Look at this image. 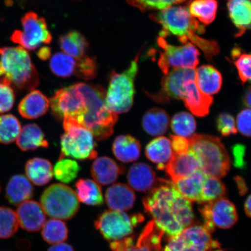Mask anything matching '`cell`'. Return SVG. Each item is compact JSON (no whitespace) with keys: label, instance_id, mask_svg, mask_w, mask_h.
I'll return each mask as SVG.
<instances>
[{"label":"cell","instance_id":"cell-46","mask_svg":"<svg viewBox=\"0 0 251 251\" xmlns=\"http://www.w3.org/2000/svg\"><path fill=\"white\" fill-rule=\"evenodd\" d=\"M15 101L14 89L7 84L0 83V114L10 111Z\"/></svg>","mask_w":251,"mask_h":251},{"label":"cell","instance_id":"cell-51","mask_svg":"<svg viewBox=\"0 0 251 251\" xmlns=\"http://www.w3.org/2000/svg\"><path fill=\"white\" fill-rule=\"evenodd\" d=\"M47 251H75V250L71 245L62 243L54 245Z\"/></svg>","mask_w":251,"mask_h":251},{"label":"cell","instance_id":"cell-26","mask_svg":"<svg viewBox=\"0 0 251 251\" xmlns=\"http://www.w3.org/2000/svg\"><path fill=\"white\" fill-rule=\"evenodd\" d=\"M229 17L241 37L250 29L251 20V0H227Z\"/></svg>","mask_w":251,"mask_h":251},{"label":"cell","instance_id":"cell-15","mask_svg":"<svg viewBox=\"0 0 251 251\" xmlns=\"http://www.w3.org/2000/svg\"><path fill=\"white\" fill-rule=\"evenodd\" d=\"M200 209L205 221L204 225L212 232L215 228H229L238 221L236 208L233 203L222 197L213 201L203 203Z\"/></svg>","mask_w":251,"mask_h":251},{"label":"cell","instance_id":"cell-30","mask_svg":"<svg viewBox=\"0 0 251 251\" xmlns=\"http://www.w3.org/2000/svg\"><path fill=\"white\" fill-rule=\"evenodd\" d=\"M206 176L201 169H200L188 177L172 182L181 195L189 201L200 203Z\"/></svg>","mask_w":251,"mask_h":251},{"label":"cell","instance_id":"cell-22","mask_svg":"<svg viewBox=\"0 0 251 251\" xmlns=\"http://www.w3.org/2000/svg\"><path fill=\"white\" fill-rule=\"evenodd\" d=\"M105 201L108 208L113 211L125 212L133 208L136 196L130 187L117 183L106 191Z\"/></svg>","mask_w":251,"mask_h":251},{"label":"cell","instance_id":"cell-3","mask_svg":"<svg viewBox=\"0 0 251 251\" xmlns=\"http://www.w3.org/2000/svg\"><path fill=\"white\" fill-rule=\"evenodd\" d=\"M0 83L18 90L32 91L39 86L38 72L26 50L0 47Z\"/></svg>","mask_w":251,"mask_h":251},{"label":"cell","instance_id":"cell-6","mask_svg":"<svg viewBox=\"0 0 251 251\" xmlns=\"http://www.w3.org/2000/svg\"><path fill=\"white\" fill-rule=\"evenodd\" d=\"M140 54L139 52L126 70L122 73L113 71L110 75L105 102L108 107L117 114L129 111L133 105L134 81L139 71Z\"/></svg>","mask_w":251,"mask_h":251},{"label":"cell","instance_id":"cell-36","mask_svg":"<svg viewBox=\"0 0 251 251\" xmlns=\"http://www.w3.org/2000/svg\"><path fill=\"white\" fill-rule=\"evenodd\" d=\"M218 8L217 0H193L188 9L191 16L201 23L208 25L215 20Z\"/></svg>","mask_w":251,"mask_h":251},{"label":"cell","instance_id":"cell-7","mask_svg":"<svg viewBox=\"0 0 251 251\" xmlns=\"http://www.w3.org/2000/svg\"><path fill=\"white\" fill-rule=\"evenodd\" d=\"M64 133L61 137V152L59 159L65 157L78 160L96 159L98 156L92 132L70 118H64Z\"/></svg>","mask_w":251,"mask_h":251},{"label":"cell","instance_id":"cell-54","mask_svg":"<svg viewBox=\"0 0 251 251\" xmlns=\"http://www.w3.org/2000/svg\"><path fill=\"white\" fill-rule=\"evenodd\" d=\"M251 196L248 197L246 202L244 204V210L246 212V215L250 217L251 216Z\"/></svg>","mask_w":251,"mask_h":251},{"label":"cell","instance_id":"cell-43","mask_svg":"<svg viewBox=\"0 0 251 251\" xmlns=\"http://www.w3.org/2000/svg\"><path fill=\"white\" fill-rule=\"evenodd\" d=\"M187 1L188 0H126L128 4L143 12L161 11Z\"/></svg>","mask_w":251,"mask_h":251},{"label":"cell","instance_id":"cell-52","mask_svg":"<svg viewBox=\"0 0 251 251\" xmlns=\"http://www.w3.org/2000/svg\"><path fill=\"white\" fill-rule=\"evenodd\" d=\"M235 181L237 182L238 188H239L241 193H242V194L246 193L247 189L246 184L245 183V181L243 180V178L239 176H237L235 177Z\"/></svg>","mask_w":251,"mask_h":251},{"label":"cell","instance_id":"cell-17","mask_svg":"<svg viewBox=\"0 0 251 251\" xmlns=\"http://www.w3.org/2000/svg\"><path fill=\"white\" fill-rule=\"evenodd\" d=\"M196 69H174L162 78L161 88L158 93L149 94L158 103H166L172 100H182L185 96L187 81L196 78Z\"/></svg>","mask_w":251,"mask_h":251},{"label":"cell","instance_id":"cell-19","mask_svg":"<svg viewBox=\"0 0 251 251\" xmlns=\"http://www.w3.org/2000/svg\"><path fill=\"white\" fill-rule=\"evenodd\" d=\"M183 101L186 107L194 115L203 117L209 114L213 99L211 96L206 95L200 90L196 78H194L187 81Z\"/></svg>","mask_w":251,"mask_h":251},{"label":"cell","instance_id":"cell-35","mask_svg":"<svg viewBox=\"0 0 251 251\" xmlns=\"http://www.w3.org/2000/svg\"><path fill=\"white\" fill-rule=\"evenodd\" d=\"M76 194L80 202L90 206H101L103 197L101 187L95 181L81 178L76 183Z\"/></svg>","mask_w":251,"mask_h":251},{"label":"cell","instance_id":"cell-5","mask_svg":"<svg viewBox=\"0 0 251 251\" xmlns=\"http://www.w3.org/2000/svg\"><path fill=\"white\" fill-rule=\"evenodd\" d=\"M188 140L190 149L197 157L204 174L218 178L227 175L231 159L221 139L208 135L195 134Z\"/></svg>","mask_w":251,"mask_h":251},{"label":"cell","instance_id":"cell-23","mask_svg":"<svg viewBox=\"0 0 251 251\" xmlns=\"http://www.w3.org/2000/svg\"><path fill=\"white\" fill-rule=\"evenodd\" d=\"M50 100L39 90H32L21 100L18 111L23 118L27 119L39 118L49 111Z\"/></svg>","mask_w":251,"mask_h":251},{"label":"cell","instance_id":"cell-16","mask_svg":"<svg viewBox=\"0 0 251 251\" xmlns=\"http://www.w3.org/2000/svg\"><path fill=\"white\" fill-rule=\"evenodd\" d=\"M164 234L152 221L139 237H127L112 241L110 249L112 251H164L161 245Z\"/></svg>","mask_w":251,"mask_h":251},{"label":"cell","instance_id":"cell-21","mask_svg":"<svg viewBox=\"0 0 251 251\" xmlns=\"http://www.w3.org/2000/svg\"><path fill=\"white\" fill-rule=\"evenodd\" d=\"M124 172V168L108 156L96 158L91 168V174L94 180L103 186L114 183Z\"/></svg>","mask_w":251,"mask_h":251},{"label":"cell","instance_id":"cell-39","mask_svg":"<svg viewBox=\"0 0 251 251\" xmlns=\"http://www.w3.org/2000/svg\"><path fill=\"white\" fill-rule=\"evenodd\" d=\"M80 166L75 160L67 158L59 159L53 168V174L56 180L63 183H71L77 177Z\"/></svg>","mask_w":251,"mask_h":251},{"label":"cell","instance_id":"cell-1","mask_svg":"<svg viewBox=\"0 0 251 251\" xmlns=\"http://www.w3.org/2000/svg\"><path fill=\"white\" fill-rule=\"evenodd\" d=\"M159 181L144 198L143 205L156 226L170 237L193 224L192 204L172 182L162 179Z\"/></svg>","mask_w":251,"mask_h":251},{"label":"cell","instance_id":"cell-11","mask_svg":"<svg viewBox=\"0 0 251 251\" xmlns=\"http://www.w3.org/2000/svg\"><path fill=\"white\" fill-rule=\"evenodd\" d=\"M157 44L161 48L158 64L164 75L174 69H196L199 64L200 53L192 44L174 46L159 36Z\"/></svg>","mask_w":251,"mask_h":251},{"label":"cell","instance_id":"cell-37","mask_svg":"<svg viewBox=\"0 0 251 251\" xmlns=\"http://www.w3.org/2000/svg\"><path fill=\"white\" fill-rule=\"evenodd\" d=\"M43 240L50 244L62 243L68 237V228L62 220L51 219L45 222L42 227Z\"/></svg>","mask_w":251,"mask_h":251},{"label":"cell","instance_id":"cell-44","mask_svg":"<svg viewBox=\"0 0 251 251\" xmlns=\"http://www.w3.org/2000/svg\"><path fill=\"white\" fill-rule=\"evenodd\" d=\"M233 64L237 68L238 75L243 84L251 80V56L243 52L241 50L235 47L232 51Z\"/></svg>","mask_w":251,"mask_h":251},{"label":"cell","instance_id":"cell-38","mask_svg":"<svg viewBox=\"0 0 251 251\" xmlns=\"http://www.w3.org/2000/svg\"><path fill=\"white\" fill-rule=\"evenodd\" d=\"M22 128L20 121L14 115L0 116V143L9 144L17 140Z\"/></svg>","mask_w":251,"mask_h":251},{"label":"cell","instance_id":"cell-47","mask_svg":"<svg viewBox=\"0 0 251 251\" xmlns=\"http://www.w3.org/2000/svg\"><path fill=\"white\" fill-rule=\"evenodd\" d=\"M237 126L238 131L243 136H251V110L246 108L238 114L237 118Z\"/></svg>","mask_w":251,"mask_h":251},{"label":"cell","instance_id":"cell-50","mask_svg":"<svg viewBox=\"0 0 251 251\" xmlns=\"http://www.w3.org/2000/svg\"><path fill=\"white\" fill-rule=\"evenodd\" d=\"M51 49L49 47H43L37 52V56L42 61H47L51 57Z\"/></svg>","mask_w":251,"mask_h":251},{"label":"cell","instance_id":"cell-53","mask_svg":"<svg viewBox=\"0 0 251 251\" xmlns=\"http://www.w3.org/2000/svg\"><path fill=\"white\" fill-rule=\"evenodd\" d=\"M251 92L250 87L247 89L246 93H245L243 98V102L244 105L247 106V107L250 108L251 107Z\"/></svg>","mask_w":251,"mask_h":251},{"label":"cell","instance_id":"cell-45","mask_svg":"<svg viewBox=\"0 0 251 251\" xmlns=\"http://www.w3.org/2000/svg\"><path fill=\"white\" fill-rule=\"evenodd\" d=\"M216 126L219 132L224 136H229L237 132L234 117L227 113L219 115L216 119Z\"/></svg>","mask_w":251,"mask_h":251},{"label":"cell","instance_id":"cell-2","mask_svg":"<svg viewBox=\"0 0 251 251\" xmlns=\"http://www.w3.org/2000/svg\"><path fill=\"white\" fill-rule=\"evenodd\" d=\"M151 20L162 27L160 36H176L184 44L190 43L200 49L208 61H211L220 52L218 43L215 41L202 38L200 34L205 32V27L190 14L188 8L180 5L171 6L152 13Z\"/></svg>","mask_w":251,"mask_h":251},{"label":"cell","instance_id":"cell-10","mask_svg":"<svg viewBox=\"0 0 251 251\" xmlns=\"http://www.w3.org/2000/svg\"><path fill=\"white\" fill-rule=\"evenodd\" d=\"M205 225H191L169 237L164 251H222Z\"/></svg>","mask_w":251,"mask_h":251},{"label":"cell","instance_id":"cell-24","mask_svg":"<svg viewBox=\"0 0 251 251\" xmlns=\"http://www.w3.org/2000/svg\"><path fill=\"white\" fill-rule=\"evenodd\" d=\"M128 184L132 189L146 192L152 190L157 183L156 175L145 163H136L131 166L127 175Z\"/></svg>","mask_w":251,"mask_h":251},{"label":"cell","instance_id":"cell-49","mask_svg":"<svg viewBox=\"0 0 251 251\" xmlns=\"http://www.w3.org/2000/svg\"><path fill=\"white\" fill-rule=\"evenodd\" d=\"M245 153L246 149L244 146L237 144L233 147V153L235 167L243 168L246 166V163L244 160Z\"/></svg>","mask_w":251,"mask_h":251},{"label":"cell","instance_id":"cell-42","mask_svg":"<svg viewBox=\"0 0 251 251\" xmlns=\"http://www.w3.org/2000/svg\"><path fill=\"white\" fill-rule=\"evenodd\" d=\"M17 212L8 207L0 206V238H11L18 230Z\"/></svg>","mask_w":251,"mask_h":251},{"label":"cell","instance_id":"cell-33","mask_svg":"<svg viewBox=\"0 0 251 251\" xmlns=\"http://www.w3.org/2000/svg\"><path fill=\"white\" fill-rule=\"evenodd\" d=\"M58 43L63 52L75 58L86 56L89 48L86 37L76 30H71L59 37Z\"/></svg>","mask_w":251,"mask_h":251},{"label":"cell","instance_id":"cell-40","mask_svg":"<svg viewBox=\"0 0 251 251\" xmlns=\"http://www.w3.org/2000/svg\"><path fill=\"white\" fill-rule=\"evenodd\" d=\"M197 124L193 116L186 112H180L174 115L171 122V128L177 136L190 137L196 131Z\"/></svg>","mask_w":251,"mask_h":251},{"label":"cell","instance_id":"cell-48","mask_svg":"<svg viewBox=\"0 0 251 251\" xmlns=\"http://www.w3.org/2000/svg\"><path fill=\"white\" fill-rule=\"evenodd\" d=\"M171 139L172 150L175 154H183L189 151L190 141L187 138L171 135Z\"/></svg>","mask_w":251,"mask_h":251},{"label":"cell","instance_id":"cell-31","mask_svg":"<svg viewBox=\"0 0 251 251\" xmlns=\"http://www.w3.org/2000/svg\"><path fill=\"white\" fill-rule=\"evenodd\" d=\"M146 155L150 161L158 165V169L165 170L174 155L171 140L163 136L156 138L147 146Z\"/></svg>","mask_w":251,"mask_h":251},{"label":"cell","instance_id":"cell-18","mask_svg":"<svg viewBox=\"0 0 251 251\" xmlns=\"http://www.w3.org/2000/svg\"><path fill=\"white\" fill-rule=\"evenodd\" d=\"M19 225L30 233L39 231L46 221V214L39 202L28 200L19 205L17 209Z\"/></svg>","mask_w":251,"mask_h":251},{"label":"cell","instance_id":"cell-9","mask_svg":"<svg viewBox=\"0 0 251 251\" xmlns=\"http://www.w3.org/2000/svg\"><path fill=\"white\" fill-rule=\"evenodd\" d=\"M41 205L50 217L68 221L79 211L76 193L64 184H53L47 187L41 196Z\"/></svg>","mask_w":251,"mask_h":251},{"label":"cell","instance_id":"cell-13","mask_svg":"<svg viewBox=\"0 0 251 251\" xmlns=\"http://www.w3.org/2000/svg\"><path fill=\"white\" fill-rule=\"evenodd\" d=\"M23 30H16L11 40L25 50L33 51L42 45H49L52 40L45 19L36 12L30 11L21 20Z\"/></svg>","mask_w":251,"mask_h":251},{"label":"cell","instance_id":"cell-41","mask_svg":"<svg viewBox=\"0 0 251 251\" xmlns=\"http://www.w3.org/2000/svg\"><path fill=\"white\" fill-rule=\"evenodd\" d=\"M226 188L220 178L206 176L201 196L200 203L213 201L224 197Z\"/></svg>","mask_w":251,"mask_h":251},{"label":"cell","instance_id":"cell-34","mask_svg":"<svg viewBox=\"0 0 251 251\" xmlns=\"http://www.w3.org/2000/svg\"><path fill=\"white\" fill-rule=\"evenodd\" d=\"M170 118L168 113L161 108H152L144 114L142 125L144 130L151 136H156L167 131Z\"/></svg>","mask_w":251,"mask_h":251},{"label":"cell","instance_id":"cell-28","mask_svg":"<svg viewBox=\"0 0 251 251\" xmlns=\"http://www.w3.org/2000/svg\"><path fill=\"white\" fill-rule=\"evenodd\" d=\"M25 173L31 183L37 186L49 184L54 176L51 163L49 160L37 157L26 162Z\"/></svg>","mask_w":251,"mask_h":251},{"label":"cell","instance_id":"cell-12","mask_svg":"<svg viewBox=\"0 0 251 251\" xmlns=\"http://www.w3.org/2000/svg\"><path fill=\"white\" fill-rule=\"evenodd\" d=\"M143 221L142 215H128L125 212L110 210L99 216L94 226L106 240L112 242L128 237Z\"/></svg>","mask_w":251,"mask_h":251},{"label":"cell","instance_id":"cell-29","mask_svg":"<svg viewBox=\"0 0 251 251\" xmlns=\"http://www.w3.org/2000/svg\"><path fill=\"white\" fill-rule=\"evenodd\" d=\"M19 148L23 151H34L39 148H48L49 141L42 128L38 125L31 124L25 125L17 140Z\"/></svg>","mask_w":251,"mask_h":251},{"label":"cell","instance_id":"cell-14","mask_svg":"<svg viewBox=\"0 0 251 251\" xmlns=\"http://www.w3.org/2000/svg\"><path fill=\"white\" fill-rule=\"evenodd\" d=\"M50 68L55 76L68 78L75 76L81 79H93L97 75L98 65L95 58L86 55L75 58L64 52H56L50 61Z\"/></svg>","mask_w":251,"mask_h":251},{"label":"cell","instance_id":"cell-4","mask_svg":"<svg viewBox=\"0 0 251 251\" xmlns=\"http://www.w3.org/2000/svg\"><path fill=\"white\" fill-rule=\"evenodd\" d=\"M88 104V111L81 126L92 133L97 140H105L114 133L118 114L111 111L105 102V90L100 85L83 83Z\"/></svg>","mask_w":251,"mask_h":251},{"label":"cell","instance_id":"cell-32","mask_svg":"<svg viewBox=\"0 0 251 251\" xmlns=\"http://www.w3.org/2000/svg\"><path fill=\"white\" fill-rule=\"evenodd\" d=\"M197 86L206 95L217 94L223 83L222 74L211 65H202L196 70Z\"/></svg>","mask_w":251,"mask_h":251},{"label":"cell","instance_id":"cell-27","mask_svg":"<svg viewBox=\"0 0 251 251\" xmlns=\"http://www.w3.org/2000/svg\"><path fill=\"white\" fill-rule=\"evenodd\" d=\"M141 151L139 141L130 134L116 137L112 144V152L119 161L130 163L139 159Z\"/></svg>","mask_w":251,"mask_h":251},{"label":"cell","instance_id":"cell-20","mask_svg":"<svg viewBox=\"0 0 251 251\" xmlns=\"http://www.w3.org/2000/svg\"><path fill=\"white\" fill-rule=\"evenodd\" d=\"M200 169V163L190 149L183 154L174 153L171 161L166 165L165 170L172 182H175L188 177Z\"/></svg>","mask_w":251,"mask_h":251},{"label":"cell","instance_id":"cell-25","mask_svg":"<svg viewBox=\"0 0 251 251\" xmlns=\"http://www.w3.org/2000/svg\"><path fill=\"white\" fill-rule=\"evenodd\" d=\"M34 190L33 185L26 176L14 175L8 181L5 197L12 205H20L33 197Z\"/></svg>","mask_w":251,"mask_h":251},{"label":"cell","instance_id":"cell-8","mask_svg":"<svg viewBox=\"0 0 251 251\" xmlns=\"http://www.w3.org/2000/svg\"><path fill=\"white\" fill-rule=\"evenodd\" d=\"M50 101L52 114L59 121L70 118L80 125L88 111L83 83H75L56 91Z\"/></svg>","mask_w":251,"mask_h":251}]
</instances>
